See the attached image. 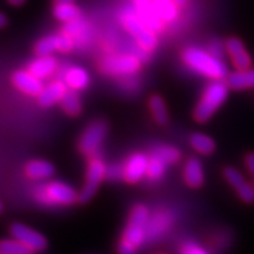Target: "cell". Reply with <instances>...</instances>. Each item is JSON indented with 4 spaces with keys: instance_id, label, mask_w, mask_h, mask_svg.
<instances>
[{
    "instance_id": "cell-26",
    "label": "cell",
    "mask_w": 254,
    "mask_h": 254,
    "mask_svg": "<svg viewBox=\"0 0 254 254\" xmlns=\"http://www.w3.org/2000/svg\"><path fill=\"white\" fill-rule=\"evenodd\" d=\"M57 51H59L58 36H47L38 41L36 45L38 56H52Z\"/></svg>"
},
{
    "instance_id": "cell-28",
    "label": "cell",
    "mask_w": 254,
    "mask_h": 254,
    "mask_svg": "<svg viewBox=\"0 0 254 254\" xmlns=\"http://www.w3.org/2000/svg\"><path fill=\"white\" fill-rule=\"evenodd\" d=\"M152 154L158 155L159 158H161L163 160L168 164H174L177 163L180 159V152L177 150L173 146H167V145H161L155 147Z\"/></svg>"
},
{
    "instance_id": "cell-22",
    "label": "cell",
    "mask_w": 254,
    "mask_h": 254,
    "mask_svg": "<svg viewBox=\"0 0 254 254\" xmlns=\"http://www.w3.org/2000/svg\"><path fill=\"white\" fill-rule=\"evenodd\" d=\"M190 144L200 154H211L215 150V141L211 136L204 133H193L190 138Z\"/></svg>"
},
{
    "instance_id": "cell-27",
    "label": "cell",
    "mask_w": 254,
    "mask_h": 254,
    "mask_svg": "<svg viewBox=\"0 0 254 254\" xmlns=\"http://www.w3.org/2000/svg\"><path fill=\"white\" fill-rule=\"evenodd\" d=\"M167 164L165 163L161 158L158 155L152 154L148 159V168H147V177L151 180H159L166 172Z\"/></svg>"
},
{
    "instance_id": "cell-39",
    "label": "cell",
    "mask_w": 254,
    "mask_h": 254,
    "mask_svg": "<svg viewBox=\"0 0 254 254\" xmlns=\"http://www.w3.org/2000/svg\"><path fill=\"white\" fill-rule=\"evenodd\" d=\"M6 24H7V18L5 17L4 13H1V12H0V28L4 27Z\"/></svg>"
},
{
    "instance_id": "cell-32",
    "label": "cell",
    "mask_w": 254,
    "mask_h": 254,
    "mask_svg": "<svg viewBox=\"0 0 254 254\" xmlns=\"http://www.w3.org/2000/svg\"><path fill=\"white\" fill-rule=\"evenodd\" d=\"M58 39H59V51L60 52H69L74 49L75 45V40L73 39L71 36L66 34L65 32L58 34Z\"/></svg>"
},
{
    "instance_id": "cell-7",
    "label": "cell",
    "mask_w": 254,
    "mask_h": 254,
    "mask_svg": "<svg viewBox=\"0 0 254 254\" xmlns=\"http://www.w3.org/2000/svg\"><path fill=\"white\" fill-rule=\"evenodd\" d=\"M107 133L104 122H94L85 129L79 140V150L86 155H94L100 148Z\"/></svg>"
},
{
    "instance_id": "cell-36",
    "label": "cell",
    "mask_w": 254,
    "mask_h": 254,
    "mask_svg": "<svg viewBox=\"0 0 254 254\" xmlns=\"http://www.w3.org/2000/svg\"><path fill=\"white\" fill-rule=\"evenodd\" d=\"M135 250L136 249L134 246L129 245L128 243H126V241L123 240L118 247V253L119 254H136Z\"/></svg>"
},
{
    "instance_id": "cell-14",
    "label": "cell",
    "mask_w": 254,
    "mask_h": 254,
    "mask_svg": "<svg viewBox=\"0 0 254 254\" xmlns=\"http://www.w3.org/2000/svg\"><path fill=\"white\" fill-rule=\"evenodd\" d=\"M173 218L170 212H157L153 217H150L147 224V239L155 240L160 238L172 225Z\"/></svg>"
},
{
    "instance_id": "cell-44",
    "label": "cell",
    "mask_w": 254,
    "mask_h": 254,
    "mask_svg": "<svg viewBox=\"0 0 254 254\" xmlns=\"http://www.w3.org/2000/svg\"><path fill=\"white\" fill-rule=\"evenodd\" d=\"M252 185H253V187H254V177H253V182H252Z\"/></svg>"
},
{
    "instance_id": "cell-17",
    "label": "cell",
    "mask_w": 254,
    "mask_h": 254,
    "mask_svg": "<svg viewBox=\"0 0 254 254\" xmlns=\"http://www.w3.org/2000/svg\"><path fill=\"white\" fill-rule=\"evenodd\" d=\"M151 5L163 23H173L179 17V7L173 0H152Z\"/></svg>"
},
{
    "instance_id": "cell-16",
    "label": "cell",
    "mask_w": 254,
    "mask_h": 254,
    "mask_svg": "<svg viewBox=\"0 0 254 254\" xmlns=\"http://www.w3.org/2000/svg\"><path fill=\"white\" fill-rule=\"evenodd\" d=\"M226 82L232 90L243 91L254 88V68L236 69L227 75Z\"/></svg>"
},
{
    "instance_id": "cell-23",
    "label": "cell",
    "mask_w": 254,
    "mask_h": 254,
    "mask_svg": "<svg viewBox=\"0 0 254 254\" xmlns=\"http://www.w3.org/2000/svg\"><path fill=\"white\" fill-rule=\"evenodd\" d=\"M0 254H34V251L13 238L0 240Z\"/></svg>"
},
{
    "instance_id": "cell-40",
    "label": "cell",
    "mask_w": 254,
    "mask_h": 254,
    "mask_svg": "<svg viewBox=\"0 0 254 254\" xmlns=\"http://www.w3.org/2000/svg\"><path fill=\"white\" fill-rule=\"evenodd\" d=\"M173 1L178 5V7H184V6L187 5L189 0H173Z\"/></svg>"
},
{
    "instance_id": "cell-43",
    "label": "cell",
    "mask_w": 254,
    "mask_h": 254,
    "mask_svg": "<svg viewBox=\"0 0 254 254\" xmlns=\"http://www.w3.org/2000/svg\"><path fill=\"white\" fill-rule=\"evenodd\" d=\"M2 212V204H1V201H0V213H1Z\"/></svg>"
},
{
    "instance_id": "cell-38",
    "label": "cell",
    "mask_w": 254,
    "mask_h": 254,
    "mask_svg": "<svg viewBox=\"0 0 254 254\" xmlns=\"http://www.w3.org/2000/svg\"><path fill=\"white\" fill-rule=\"evenodd\" d=\"M133 2H134L136 8L140 9V8H145V7H148V6H151L152 0H133Z\"/></svg>"
},
{
    "instance_id": "cell-2",
    "label": "cell",
    "mask_w": 254,
    "mask_h": 254,
    "mask_svg": "<svg viewBox=\"0 0 254 254\" xmlns=\"http://www.w3.org/2000/svg\"><path fill=\"white\" fill-rule=\"evenodd\" d=\"M228 85L224 80H212L202 92L194 110V119L198 123H206L220 109L228 95Z\"/></svg>"
},
{
    "instance_id": "cell-9",
    "label": "cell",
    "mask_w": 254,
    "mask_h": 254,
    "mask_svg": "<svg viewBox=\"0 0 254 254\" xmlns=\"http://www.w3.org/2000/svg\"><path fill=\"white\" fill-rule=\"evenodd\" d=\"M147 155L142 153H134L129 155L124 164V179L127 183H138L145 176H147L148 168Z\"/></svg>"
},
{
    "instance_id": "cell-6",
    "label": "cell",
    "mask_w": 254,
    "mask_h": 254,
    "mask_svg": "<svg viewBox=\"0 0 254 254\" xmlns=\"http://www.w3.org/2000/svg\"><path fill=\"white\" fill-rule=\"evenodd\" d=\"M107 167L99 157H93L90 160L86 172V182L78 194V200L81 202H87L93 198L98 187L100 186L104 178L106 177Z\"/></svg>"
},
{
    "instance_id": "cell-19",
    "label": "cell",
    "mask_w": 254,
    "mask_h": 254,
    "mask_svg": "<svg viewBox=\"0 0 254 254\" xmlns=\"http://www.w3.org/2000/svg\"><path fill=\"white\" fill-rule=\"evenodd\" d=\"M26 176L33 180L50 179L55 174L53 165L45 160H32L26 165L25 168Z\"/></svg>"
},
{
    "instance_id": "cell-4",
    "label": "cell",
    "mask_w": 254,
    "mask_h": 254,
    "mask_svg": "<svg viewBox=\"0 0 254 254\" xmlns=\"http://www.w3.org/2000/svg\"><path fill=\"white\" fill-rule=\"evenodd\" d=\"M37 201L46 206H68L78 199L71 186L62 182H49L39 185L34 190Z\"/></svg>"
},
{
    "instance_id": "cell-35",
    "label": "cell",
    "mask_w": 254,
    "mask_h": 254,
    "mask_svg": "<svg viewBox=\"0 0 254 254\" xmlns=\"http://www.w3.org/2000/svg\"><path fill=\"white\" fill-rule=\"evenodd\" d=\"M207 51L213 56L222 59V56H224V52L226 51V49H225V44H222L221 41L212 40L211 43H209Z\"/></svg>"
},
{
    "instance_id": "cell-24",
    "label": "cell",
    "mask_w": 254,
    "mask_h": 254,
    "mask_svg": "<svg viewBox=\"0 0 254 254\" xmlns=\"http://www.w3.org/2000/svg\"><path fill=\"white\" fill-rule=\"evenodd\" d=\"M62 107L68 116L72 117L78 116V114L81 112V100L80 98H79V95L75 93V91L71 90L66 93L64 99L62 100Z\"/></svg>"
},
{
    "instance_id": "cell-30",
    "label": "cell",
    "mask_w": 254,
    "mask_h": 254,
    "mask_svg": "<svg viewBox=\"0 0 254 254\" xmlns=\"http://www.w3.org/2000/svg\"><path fill=\"white\" fill-rule=\"evenodd\" d=\"M224 177H225V179H226V182L230 184L232 187H234L236 190L246 182L245 178H244V176L241 174L240 171H238L237 168H234V167L225 168Z\"/></svg>"
},
{
    "instance_id": "cell-3",
    "label": "cell",
    "mask_w": 254,
    "mask_h": 254,
    "mask_svg": "<svg viewBox=\"0 0 254 254\" xmlns=\"http://www.w3.org/2000/svg\"><path fill=\"white\" fill-rule=\"evenodd\" d=\"M120 18H122L124 27L131 36L134 37L142 50L152 51L157 47L158 39L155 32L146 26L141 18L139 17L136 7L132 8L131 6L126 5L125 8H123Z\"/></svg>"
},
{
    "instance_id": "cell-37",
    "label": "cell",
    "mask_w": 254,
    "mask_h": 254,
    "mask_svg": "<svg viewBox=\"0 0 254 254\" xmlns=\"http://www.w3.org/2000/svg\"><path fill=\"white\" fill-rule=\"evenodd\" d=\"M245 166L251 176L254 177V152H250L245 157Z\"/></svg>"
},
{
    "instance_id": "cell-8",
    "label": "cell",
    "mask_w": 254,
    "mask_h": 254,
    "mask_svg": "<svg viewBox=\"0 0 254 254\" xmlns=\"http://www.w3.org/2000/svg\"><path fill=\"white\" fill-rule=\"evenodd\" d=\"M11 234L13 238L26 245L34 252H39L46 249L47 240L39 232L32 230L23 224H13L11 227Z\"/></svg>"
},
{
    "instance_id": "cell-10",
    "label": "cell",
    "mask_w": 254,
    "mask_h": 254,
    "mask_svg": "<svg viewBox=\"0 0 254 254\" xmlns=\"http://www.w3.org/2000/svg\"><path fill=\"white\" fill-rule=\"evenodd\" d=\"M12 82L19 91L24 92L25 94L38 97L44 90L45 85L41 79H39L28 69H19L12 75Z\"/></svg>"
},
{
    "instance_id": "cell-25",
    "label": "cell",
    "mask_w": 254,
    "mask_h": 254,
    "mask_svg": "<svg viewBox=\"0 0 254 254\" xmlns=\"http://www.w3.org/2000/svg\"><path fill=\"white\" fill-rule=\"evenodd\" d=\"M150 110L152 116H153V118L158 124L163 125V124L167 123L168 113L163 98L159 97V95H153L150 99Z\"/></svg>"
},
{
    "instance_id": "cell-29",
    "label": "cell",
    "mask_w": 254,
    "mask_h": 254,
    "mask_svg": "<svg viewBox=\"0 0 254 254\" xmlns=\"http://www.w3.org/2000/svg\"><path fill=\"white\" fill-rule=\"evenodd\" d=\"M87 31V25L84 20H81L80 18L77 19V20L69 21V23L65 24V27H64V32L68 36H71L73 39H81L85 34V32Z\"/></svg>"
},
{
    "instance_id": "cell-15",
    "label": "cell",
    "mask_w": 254,
    "mask_h": 254,
    "mask_svg": "<svg viewBox=\"0 0 254 254\" xmlns=\"http://www.w3.org/2000/svg\"><path fill=\"white\" fill-rule=\"evenodd\" d=\"M90 74L85 68L79 66H72L64 73V81L72 91H81L90 84Z\"/></svg>"
},
{
    "instance_id": "cell-12",
    "label": "cell",
    "mask_w": 254,
    "mask_h": 254,
    "mask_svg": "<svg viewBox=\"0 0 254 254\" xmlns=\"http://www.w3.org/2000/svg\"><path fill=\"white\" fill-rule=\"evenodd\" d=\"M67 92L68 87L64 80L51 81L49 85L44 87L41 93L38 95V101L44 107L53 106L57 103H62V100Z\"/></svg>"
},
{
    "instance_id": "cell-21",
    "label": "cell",
    "mask_w": 254,
    "mask_h": 254,
    "mask_svg": "<svg viewBox=\"0 0 254 254\" xmlns=\"http://www.w3.org/2000/svg\"><path fill=\"white\" fill-rule=\"evenodd\" d=\"M53 14L59 21L66 24L80 18L81 11L73 2H57L53 8Z\"/></svg>"
},
{
    "instance_id": "cell-13",
    "label": "cell",
    "mask_w": 254,
    "mask_h": 254,
    "mask_svg": "<svg viewBox=\"0 0 254 254\" xmlns=\"http://www.w3.org/2000/svg\"><path fill=\"white\" fill-rule=\"evenodd\" d=\"M27 69L41 80L52 77L58 69V60L53 56H38L28 64Z\"/></svg>"
},
{
    "instance_id": "cell-33",
    "label": "cell",
    "mask_w": 254,
    "mask_h": 254,
    "mask_svg": "<svg viewBox=\"0 0 254 254\" xmlns=\"http://www.w3.org/2000/svg\"><path fill=\"white\" fill-rule=\"evenodd\" d=\"M180 254H209V253L204 249V247L198 245V244L189 241V243H185L182 246V249H180Z\"/></svg>"
},
{
    "instance_id": "cell-42",
    "label": "cell",
    "mask_w": 254,
    "mask_h": 254,
    "mask_svg": "<svg viewBox=\"0 0 254 254\" xmlns=\"http://www.w3.org/2000/svg\"><path fill=\"white\" fill-rule=\"evenodd\" d=\"M56 2H73V0H56Z\"/></svg>"
},
{
    "instance_id": "cell-5",
    "label": "cell",
    "mask_w": 254,
    "mask_h": 254,
    "mask_svg": "<svg viewBox=\"0 0 254 254\" xmlns=\"http://www.w3.org/2000/svg\"><path fill=\"white\" fill-rule=\"evenodd\" d=\"M141 67L140 59L133 55H112L101 60L100 68L105 74L118 78L133 77Z\"/></svg>"
},
{
    "instance_id": "cell-41",
    "label": "cell",
    "mask_w": 254,
    "mask_h": 254,
    "mask_svg": "<svg viewBox=\"0 0 254 254\" xmlns=\"http://www.w3.org/2000/svg\"><path fill=\"white\" fill-rule=\"evenodd\" d=\"M8 1L9 2H11V4L12 5H21V4H23V2L25 1V0H8Z\"/></svg>"
},
{
    "instance_id": "cell-11",
    "label": "cell",
    "mask_w": 254,
    "mask_h": 254,
    "mask_svg": "<svg viewBox=\"0 0 254 254\" xmlns=\"http://www.w3.org/2000/svg\"><path fill=\"white\" fill-rule=\"evenodd\" d=\"M225 49L236 69H246L252 66V58L239 38L232 37L225 43Z\"/></svg>"
},
{
    "instance_id": "cell-31",
    "label": "cell",
    "mask_w": 254,
    "mask_h": 254,
    "mask_svg": "<svg viewBox=\"0 0 254 254\" xmlns=\"http://www.w3.org/2000/svg\"><path fill=\"white\" fill-rule=\"evenodd\" d=\"M237 193L241 201L246 202V204H253L254 202V187L252 184L245 182L243 185L238 187Z\"/></svg>"
},
{
    "instance_id": "cell-1",
    "label": "cell",
    "mask_w": 254,
    "mask_h": 254,
    "mask_svg": "<svg viewBox=\"0 0 254 254\" xmlns=\"http://www.w3.org/2000/svg\"><path fill=\"white\" fill-rule=\"evenodd\" d=\"M183 62L187 67L211 80H222L227 77V66L221 58L208 51L196 46H190L183 52Z\"/></svg>"
},
{
    "instance_id": "cell-34",
    "label": "cell",
    "mask_w": 254,
    "mask_h": 254,
    "mask_svg": "<svg viewBox=\"0 0 254 254\" xmlns=\"http://www.w3.org/2000/svg\"><path fill=\"white\" fill-rule=\"evenodd\" d=\"M106 178L112 180L122 179V178H124V166L119 164H114L112 166L107 167Z\"/></svg>"
},
{
    "instance_id": "cell-20",
    "label": "cell",
    "mask_w": 254,
    "mask_h": 254,
    "mask_svg": "<svg viewBox=\"0 0 254 254\" xmlns=\"http://www.w3.org/2000/svg\"><path fill=\"white\" fill-rule=\"evenodd\" d=\"M146 239H147V227L132 224V222L127 224L126 230L124 232V241H126L129 245L138 249V247H140L144 244Z\"/></svg>"
},
{
    "instance_id": "cell-18",
    "label": "cell",
    "mask_w": 254,
    "mask_h": 254,
    "mask_svg": "<svg viewBox=\"0 0 254 254\" xmlns=\"http://www.w3.org/2000/svg\"><path fill=\"white\" fill-rule=\"evenodd\" d=\"M184 177L185 182L190 187L198 189L205 182V173L202 164L200 163L198 159L192 158L187 161L184 168Z\"/></svg>"
}]
</instances>
